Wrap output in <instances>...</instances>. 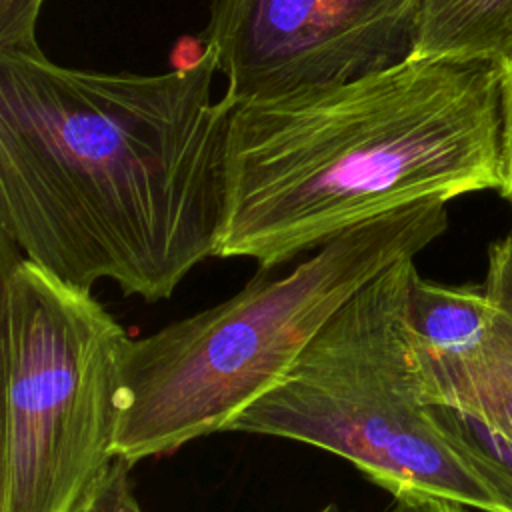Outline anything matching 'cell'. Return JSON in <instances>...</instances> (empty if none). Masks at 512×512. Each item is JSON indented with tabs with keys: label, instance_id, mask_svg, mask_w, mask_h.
Masks as SVG:
<instances>
[{
	"label": "cell",
	"instance_id": "obj_1",
	"mask_svg": "<svg viewBox=\"0 0 512 512\" xmlns=\"http://www.w3.org/2000/svg\"><path fill=\"white\" fill-rule=\"evenodd\" d=\"M214 50L164 74L0 52L2 240L56 278L158 302L218 254L234 100Z\"/></svg>",
	"mask_w": 512,
	"mask_h": 512
},
{
	"label": "cell",
	"instance_id": "obj_2",
	"mask_svg": "<svg viewBox=\"0 0 512 512\" xmlns=\"http://www.w3.org/2000/svg\"><path fill=\"white\" fill-rule=\"evenodd\" d=\"M504 182L500 60L410 56L234 104L216 256L270 270L380 214Z\"/></svg>",
	"mask_w": 512,
	"mask_h": 512
},
{
	"label": "cell",
	"instance_id": "obj_3",
	"mask_svg": "<svg viewBox=\"0 0 512 512\" xmlns=\"http://www.w3.org/2000/svg\"><path fill=\"white\" fill-rule=\"evenodd\" d=\"M444 200L416 202L348 228L280 278L132 338L122 364L116 458L168 456L268 392L366 282L416 258L448 226Z\"/></svg>",
	"mask_w": 512,
	"mask_h": 512
},
{
	"label": "cell",
	"instance_id": "obj_4",
	"mask_svg": "<svg viewBox=\"0 0 512 512\" xmlns=\"http://www.w3.org/2000/svg\"><path fill=\"white\" fill-rule=\"evenodd\" d=\"M414 272V258H402L366 282L226 432L326 450L394 498L512 512V470L456 412L424 398L406 334Z\"/></svg>",
	"mask_w": 512,
	"mask_h": 512
},
{
	"label": "cell",
	"instance_id": "obj_5",
	"mask_svg": "<svg viewBox=\"0 0 512 512\" xmlns=\"http://www.w3.org/2000/svg\"><path fill=\"white\" fill-rule=\"evenodd\" d=\"M0 512H82L110 472L124 326L2 240Z\"/></svg>",
	"mask_w": 512,
	"mask_h": 512
},
{
	"label": "cell",
	"instance_id": "obj_6",
	"mask_svg": "<svg viewBox=\"0 0 512 512\" xmlns=\"http://www.w3.org/2000/svg\"><path fill=\"white\" fill-rule=\"evenodd\" d=\"M422 0H212L202 34L238 104L344 84L412 56Z\"/></svg>",
	"mask_w": 512,
	"mask_h": 512
},
{
	"label": "cell",
	"instance_id": "obj_7",
	"mask_svg": "<svg viewBox=\"0 0 512 512\" xmlns=\"http://www.w3.org/2000/svg\"><path fill=\"white\" fill-rule=\"evenodd\" d=\"M484 290L492 318L478 352L430 394L512 454V230L490 246Z\"/></svg>",
	"mask_w": 512,
	"mask_h": 512
},
{
	"label": "cell",
	"instance_id": "obj_8",
	"mask_svg": "<svg viewBox=\"0 0 512 512\" xmlns=\"http://www.w3.org/2000/svg\"><path fill=\"white\" fill-rule=\"evenodd\" d=\"M492 318L484 286H442L414 272L406 296V334L424 398L480 348Z\"/></svg>",
	"mask_w": 512,
	"mask_h": 512
},
{
	"label": "cell",
	"instance_id": "obj_9",
	"mask_svg": "<svg viewBox=\"0 0 512 512\" xmlns=\"http://www.w3.org/2000/svg\"><path fill=\"white\" fill-rule=\"evenodd\" d=\"M512 46V0H422L412 56L496 58Z\"/></svg>",
	"mask_w": 512,
	"mask_h": 512
},
{
	"label": "cell",
	"instance_id": "obj_10",
	"mask_svg": "<svg viewBox=\"0 0 512 512\" xmlns=\"http://www.w3.org/2000/svg\"><path fill=\"white\" fill-rule=\"evenodd\" d=\"M44 0H0V52L40 54L36 22Z\"/></svg>",
	"mask_w": 512,
	"mask_h": 512
},
{
	"label": "cell",
	"instance_id": "obj_11",
	"mask_svg": "<svg viewBox=\"0 0 512 512\" xmlns=\"http://www.w3.org/2000/svg\"><path fill=\"white\" fill-rule=\"evenodd\" d=\"M130 462L116 458L82 512H142L130 482Z\"/></svg>",
	"mask_w": 512,
	"mask_h": 512
},
{
	"label": "cell",
	"instance_id": "obj_12",
	"mask_svg": "<svg viewBox=\"0 0 512 512\" xmlns=\"http://www.w3.org/2000/svg\"><path fill=\"white\" fill-rule=\"evenodd\" d=\"M502 66V118H504V172L502 196L512 204V46L500 58Z\"/></svg>",
	"mask_w": 512,
	"mask_h": 512
},
{
	"label": "cell",
	"instance_id": "obj_13",
	"mask_svg": "<svg viewBox=\"0 0 512 512\" xmlns=\"http://www.w3.org/2000/svg\"><path fill=\"white\" fill-rule=\"evenodd\" d=\"M386 512H468V508L430 496H398Z\"/></svg>",
	"mask_w": 512,
	"mask_h": 512
},
{
	"label": "cell",
	"instance_id": "obj_14",
	"mask_svg": "<svg viewBox=\"0 0 512 512\" xmlns=\"http://www.w3.org/2000/svg\"><path fill=\"white\" fill-rule=\"evenodd\" d=\"M318 512H344V510H340L336 504H326L322 510H318Z\"/></svg>",
	"mask_w": 512,
	"mask_h": 512
}]
</instances>
